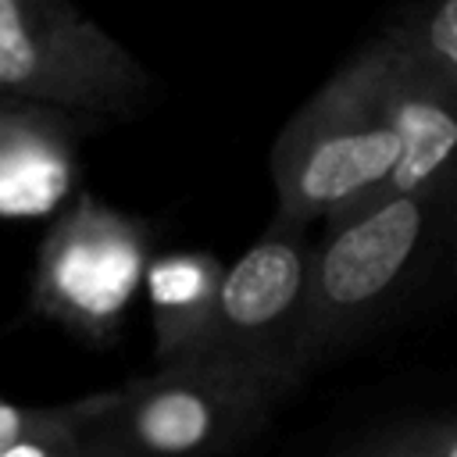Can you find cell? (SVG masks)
<instances>
[{
	"instance_id": "6da1fadb",
	"label": "cell",
	"mask_w": 457,
	"mask_h": 457,
	"mask_svg": "<svg viewBox=\"0 0 457 457\" xmlns=\"http://www.w3.org/2000/svg\"><path fill=\"white\" fill-rule=\"evenodd\" d=\"M457 228V179L393 196L311 243L300 364L311 375L378 328L418 289Z\"/></svg>"
},
{
	"instance_id": "7a4b0ae2",
	"label": "cell",
	"mask_w": 457,
	"mask_h": 457,
	"mask_svg": "<svg viewBox=\"0 0 457 457\" xmlns=\"http://www.w3.org/2000/svg\"><path fill=\"white\" fill-rule=\"evenodd\" d=\"M400 136L382 100V39H368L282 125L271 146L275 218L300 228L361 214L389 182Z\"/></svg>"
},
{
	"instance_id": "3957f363",
	"label": "cell",
	"mask_w": 457,
	"mask_h": 457,
	"mask_svg": "<svg viewBox=\"0 0 457 457\" xmlns=\"http://www.w3.org/2000/svg\"><path fill=\"white\" fill-rule=\"evenodd\" d=\"M296 393L293 382L207 353L107 389L79 457H228Z\"/></svg>"
},
{
	"instance_id": "277c9868",
	"label": "cell",
	"mask_w": 457,
	"mask_h": 457,
	"mask_svg": "<svg viewBox=\"0 0 457 457\" xmlns=\"http://www.w3.org/2000/svg\"><path fill=\"white\" fill-rule=\"evenodd\" d=\"M154 257V225L100 196L75 193L36 246L29 311L89 346L118 339Z\"/></svg>"
},
{
	"instance_id": "5b68a950",
	"label": "cell",
	"mask_w": 457,
	"mask_h": 457,
	"mask_svg": "<svg viewBox=\"0 0 457 457\" xmlns=\"http://www.w3.org/2000/svg\"><path fill=\"white\" fill-rule=\"evenodd\" d=\"M146 93V68L71 4L0 0V96L93 121L132 114Z\"/></svg>"
},
{
	"instance_id": "8992f818",
	"label": "cell",
	"mask_w": 457,
	"mask_h": 457,
	"mask_svg": "<svg viewBox=\"0 0 457 457\" xmlns=\"http://www.w3.org/2000/svg\"><path fill=\"white\" fill-rule=\"evenodd\" d=\"M307 271L311 228L271 218L261 239L250 243L221 275L207 353L243 361L300 386L307 378L300 364Z\"/></svg>"
},
{
	"instance_id": "52a82bcc",
	"label": "cell",
	"mask_w": 457,
	"mask_h": 457,
	"mask_svg": "<svg viewBox=\"0 0 457 457\" xmlns=\"http://www.w3.org/2000/svg\"><path fill=\"white\" fill-rule=\"evenodd\" d=\"M89 118L0 96V221H36L79 189Z\"/></svg>"
},
{
	"instance_id": "ba28073f",
	"label": "cell",
	"mask_w": 457,
	"mask_h": 457,
	"mask_svg": "<svg viewBox=\"0 0 457 457\" xmlns=\"http://www.w3.org/2000/svg\"><path fill=\"white\" fill-rule=\"evenodd\" d=\"M221 275L225 264L207 250H171L150 257L143 289L154 321L157 368L193 361L211 350Z\"/></svg>"
},
{
	"instance_id": "9c48e42d",
	"label": "cell",
	"mask_w": 457,
	"mask_h": 457,
	"mask_svg": "<svg viewBox=\"0 0 457 457\" xmlns=\"http://www.w3.org/2000/svg\"><path fill=\"white\" fill-rule=\"evenodd\" d=\"M414 68L457 96V0L407 7L382 32Z\"/></svg>"
},
{
	"instance_id": "30bf717a",
	"label": "cell",
	"mask_w": 457,
	"mask_h": 457,
	"mask_svg": "<svg viewBox=\"0 0 457 457\" xmlns=\"http://www.w3.org/2000/svg\"><path fill=\"white\" fill-rule=\"evenodd\" d=\"M339 457H457V418H418L371 428Z\"/></svg>"
},
{
	"instance_id": "8fae6325",
	"label": "cell",
	"mask_w": 457,
	"mask_h": 457,
	"mask_svg": "<svg viewBox=\"0 0 457 457\" xmlns=\"http://www.w3.org/2000/svg\"><path fill=\"white\" fill-rule=\"evenodd\" d=\"M104 403H107V393H89V396L71 400V411L57 425L39 428V432L11 443L7 450H0V457H79L82 428L93 421V414Z\"/></svg>"
},
{
	"instance_id": "7c38bea8",
	"label": "cell",
	"mask_w": 457,
	"mask_h": 457,
	"mask_svg": "<svg viewBox=\"0 0 457 457\" xmlns=\"http://www.w3.org/2000/svg\"><path fill=\"white\" fill-rule=\"evenodd\" d=\"M71 411V400L64 403H14L0 396V450H7L11 443L57 425L64 414Z\"/></svg>"
}]
</instances>
